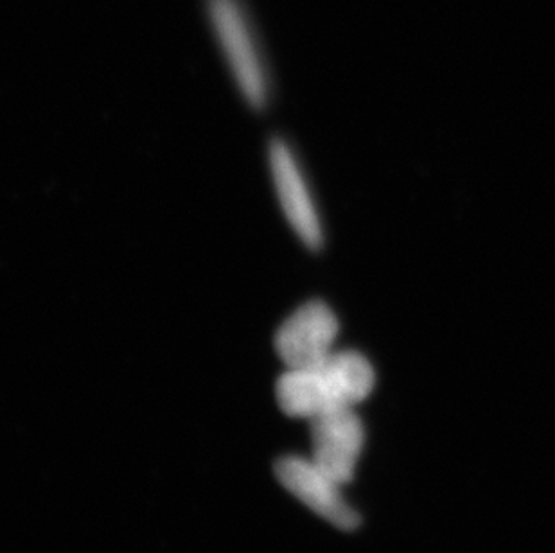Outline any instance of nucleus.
Returning a JSON list of instances; mask_svg holds the SVG:
<instances>
[{"instance_id": "6", "label": "nucleus", "mask_w": 555, "mask_h": 553, "mask_svg": "<svg viewBox=\"0 0 555 553\" xmlns=\"http://www.w3.org/2000/svg\"><path fill=\"white\" fill-rule=\"evenodd\" d=\"M311 460L341 486L354 478L365 443V428L354 408L311 419Z\"/></svg>"}, {"instance_id": "4", "label": "nucleus", "mask_w": 555, "mask_h": 553, "mask_svg": "<svg viewBox=\"0 0 555 553\" xmlns=\"http://www.w3.org/2000/svg\"><path fill=\"white\" fill-rule=\"evenodd\" d=\"M275 475L289 494H294L333 527L354 530L360 525V516L341 494L344 486L314 464L313 460L284 456L275 464Z\"/></svg>"}, {"instance_id": "3", "label": "nucleus", "mask_w": 555, "mask_h": 553, "mask_svg": "<svg viewBox=\"0 0 555 553\" xmlns=\"http://www.w3.org/2000/svg\"><path fill=\"white\" fill-rule=\"evenodd\" d=\"M268 163L286 220L308 248L319 250L324 245V229L305 171L295 153L286 142L275 139L268 150Z\"/></svg>"}, {"instance_id": "1", "label": "nucleus", "mask_w": 555, "mask_h": 553, "mask_svg": "<svg viewBox=\"0 0 555 553\" xmlns=\"http://www.w3.org/2000/svg\"><path fill=\"white\" fill-rule=\"evenodd\" d=\"M371 361L357 350H333L302 369H286L278 382V402L286 415L311 419L354 408L374 390Z\"/></svg>"}, {"instance_id": "2", "label": "nucleus", "mask_w": 555, "mask_h": 553, "mask_svg": "<svg viewBox=\"0 0 555 553\" xmlns=\"http://www.w3.org/2000/svg\"><path fill=\"white\" fill-rule=\"evenodd\" d=\"M209 18L232 76L254 108L268 101V76L256 35L240 0H209Z\"/></svg>"}, {"instance_id": "5", "label": "nucleus", "mask_w": 555, "mask_h": 553, "mask_svg": "<svg viewBox=\"0 0 555 553\" xmlns=\"http://www.w3.org/2000/svg\"><path fill=\"white\" fill-rule=\"evenodd\" d=\"M340 324L325 303L311 300L284 320L275 334V350L286 369H302L333 352Z\"/></svg>"}]
</instances>
